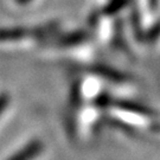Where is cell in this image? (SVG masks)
<instances>
[{"label":"cell","instance_id":"6da1fadb","mask_svg":"<svg viewBox=\"0 0 160 160\" xmlns=\"http://www.w3.org/2000/svg\"><path fill=\"white\" fill-rule=\"evenodd\" d=\"M45 146L40 140H33L24 146L8 160H36L44 154Z\"/></svg>","mask_w":160,"mask_h":160},{"label":"cell","instance_id":"7a4b0ae2","mask_svg":"<svg viewBox=\"0 0 160 160\" xmlns=\"http://www.w3.org/2000/svg\"><path fill=\"white\" fill-rule=\"evenodd\" d=\"M146 44L151 48H159L160 46V17L158 20L149 26L148 30L142 36Z\"/></svg>","mask_w":160,"mask_h":160},{"label":"cell","instance_id":"3957f363","mask_svg":"<svg viewBox=\"0 0 160 160\" xmlns=\"http://www.w3.org/2000/svg\"><path fill=\"white\" fill-rule=\"evenodd\" d=\"M7 103H8V97H7V95H0V114L4 112V109L7 106Z\"/></svg>","mask_w":160,"mask_h":160},{"label":"cell","instance_id":"277c9868","mask_svg":"<svg viewBox=\"0 0 160 160\" xmlns=\"http://www.w3.org/2000/svg\"><path fill=\"white\" fill-rule=\"evenodd\" d=\"M20 4H28V2H31V1H33V0H18Z\"/></svg>","mask_w":160,"mask_h":160}]
</instances>
